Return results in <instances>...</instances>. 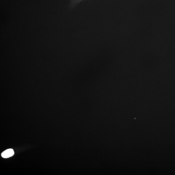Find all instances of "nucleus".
<instances>
[{
	"label": "nucleus",
	"mask_w": 175,
	"mask_h": 175,
	"mask_svg": "<svg viewBox=\"0 0 175 175\" xmlns=\"http://www.w3.org/2000/svg\"><path fill=\"white\" fill-rule=\"evenodd\" d=\"M14 153L13 149H9L3 152L2 154V156L4 158H8L13 156Z\"/></svg>",
	"instance_id": "obj_1"
}]
</instances>
